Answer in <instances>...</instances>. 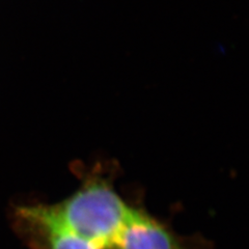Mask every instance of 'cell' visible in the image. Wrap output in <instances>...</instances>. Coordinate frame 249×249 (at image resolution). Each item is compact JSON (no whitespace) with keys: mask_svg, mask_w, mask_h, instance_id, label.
Returning <instances> with one entry per match:
<instances>
[{"mask_svg":"<svg viewBox=\"0 0 249 249\" xmlns=\"http://www.w3.org/2000/svg\"><path fill=\"white\" fill-rule=\"evenodd\" d=\"M12 224L30 249H99L67 229L49 205H24L14 209Z\"/></svg>","mask_w":249,"mask_h":249,"instance_id":"cell-2","label":"cell"},{"mask_svg":"<svg viewBox=\"0 0 249 249\" xmlns=\"http://www.w3.org/2000/svg\"><path fill=\"white\" fill-rule=\"evenodd\" d=\"M116 249H185L182 241L165 224L142 210L131 209L115 240Z\"/></svg>","mask_w":249,"mask_h":249,"instance_id":"cell-3","label":"cell"},{"mask_svg":"<svg viewBox=\"0 0 249 249\" xmlns=\"http://www.w3.org/2000/svg\"><path fill=\"white\" fill-rule=\"evenodd\" d=\"M49 207L67 229L99 249L113 248L132 209L101 171L85 174L71 196Z\"/></svg>","mask_w":249,"mask_h":249,"instance_id":"cell-1","label":"cell"}]
</instances>
